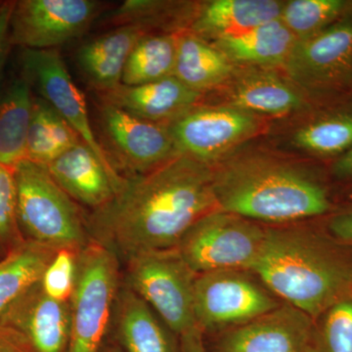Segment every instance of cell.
Segmentation results:
<instances>
[{"label":"cell","mask_w":352,"mask_h":352,"mask_svg":"<svg viewBox=\"0 0 352 352\" xmlns=\"http://www.w3.org/2000/svg\"><path fill=\"white\" fill-rule=\"evenodd\" d=\"M214 210L212 166L178 154L150 173L126 176L122 191L87 217V226L92 239L127 261L175 249Z\"/></svg>","instance_id":"cell-1"},{"label":"cell","mask_w":352,"mask_h":352,"mask_svg":"<svg viewBox=\"0 0 352 352\" xmlns=\"http://www.w3.org/2000/svg\"><path fill=\"white\" fill-rule=\"evenodd\" d=\"M284 303L314 320L352 296V249L305 227H270L251 270Z\"/></svg>","instance_id":"cell-2"},{"label":"cell","mask_w":352,"mask_h":352,"mask_svg":"<svg viewBox=\"0 0 352 352\" xmlns=\"http://www.w3.org/2000/svg\"><path fill=\"white\" fill-rule=\"evenodd\" d=\"M217 208L252 221L289 223L331 208L328 190L314 171L263 152L230 154L212 166Z\"/></svg>","instance_id":"cell-3"},{"label":"cell","mask_w":352,"mask_h":352,"mask_svg":"<svg viewBox=\"0 0 352 352\" xmlns=\"http://www.w3.org/2000/svg\"><path fill=\"white\" fill-rule=\"evenodd\" d=\"M13 171L18 226L25 241L80 252L92 240L87 219L45 166L25 159Z\"/></svg>","instance_id":"cell-4"},{"label":"cell","mask_w":352,"mask_h":352,"mask_svg":"<svg viewBox=\"0 0 352 352\" xmlns=\"http://www.w3.org/2000/svg\"><path fill=\"white\" fill-rule=\"evenodd\" d=\"M120 291L117 254L92 239L78 254L75 289L69 300L66 352H99Z\"/></svg>","instance_id":"cell-5"},{"label":"cell","mask_w":352,"mask_h":352,"mask_svg":"<svg viewBox=\"0 0 352 352\" xmlns=\"http://www.w3.org/2000/svg\"><path fill=\"white\" fill-rule=\"evenodd\" d=\"M197 275L176 248L141 252L126 261V286L180 337L200 330L194 308Z\"/></svg>","instance_id":"cell-6"},{"label":"cell","mask_w":352,"mask_h":352,"mask_svg":"<svg viewBox=\"0 0 352 352\" xmlns=\"http://www.w3.org/2000/svg\"><path fill=\"white\" fill-rule=\"evenodd\" d=\"M266 231L258 222L217 208L199 219L176 249L196 274L251 271L263 249Z\"/></svg>","instance_id":"cell-7"},{"label":"cell","mask_w":352,"mask_h":352,"mask_svg":"<svg viewBox=\"0 0 352 352\" xmlns=\"http://www.w3.org/2000/svg\"><path fill=\"white\" fill-rule=\"evenodd\" d=\"M277 296L247 270H217L197 275L194 308L204 330L234 328L279 307Z\"/></svg>","instance_id":"cell-8"},{"label":"cell","mask_w":352,"mask_h":352,"mask_svg":"<svg viewBox=\"0 0 352 352\" xmlns=\"http://www.w3.org/2000/svg\"><path fill=\"white\" fill-rule=\"evenodd\" d=\"M261 118L235 106H199L168 124L178 154L214 166L256 135Z\"/></svg>","instance_id":"cell-9"},{"label":"cell","mask_w":352,"mask_h":352,"mask_svg":"<svg viewBox=\"0 0 352 352\" xmlns=\"http://www.w3.org/2000/svg\"><path fill=\"white\" fill-rule=\"evenodd\" d=\"M104 7L96 0L15 1L11 44L23 50H55L82 36L101 17Z\"/></svg>","instance_id":"cell-10"},{"label":"cell","mask_w":352,"mask_h":352,"mask_svg":"<svg viewBox=\"0 0 352 352\" xmlns=\"http://www.w3.org/2000/svg\"><path fill=\"white\" fill-rule=\"evenodd\" d=\"M21 63L23 76L36 87L41 98L78 132L102 163L111 170H118L95 136L85 95L76 87L60 53L56 50H23Z\"/></svg>","instance_id":"cell-11"},{"label":"cell","mask_w":352,"mask_h":352,"mask_svg":"<svg viewBox=\"0 0 352 352\" xmlns=\"http://www.w3.org/2000/svg\"><path fill=\"white\" fill-rule=\"evenodd\" d=\"M98 116L106 141L129 176L150 173L178 155L168 124L140 119L102 101Z\"/></svg>","instance_id":"cell-12"},{"label":"cell","mask_w":352,"mask_h":352,"mask_svg":"<svg viewBox=\"0 0 352 352\" xmlns=\"http://www.w3.org/2000/svg\"><path fill=\"white\" fill-rule=\"evenodd\" d=\"M302 90H322L346 82L352 75V20H342L303 41L283 67Z\"/></svg>","instance_id":"cell-13"},{"label":"cell","mask_w":352,"mask_h":352,"mask_svg":"<svg viewBox=\"0 0 352 352\" xmlns=\"http://www.w3.org/2000/svg\"><path fill=\"white\" fill-rule=\"evenodd\" d=\"M0 332L22 352H66L69 302L50 298L38 282L2 316Z\"/></svg>","instance_id":"cell-14"},{"label":"cell","mask_w":352,"mask_h":352,"mask_svg":"<svg viewBox=\"0 0 352 352\" xmlns=\"http://www.w3.org/2000/svg\"><path fill=\"white\" fill-rule=\"evenodd\" d=\"M314 320L282 302L268 314L227 330L219 352H310Z\"/></svg>","instance_id":"cell-15"},{"label":"cell","mask_w":352,"mask_h":352,"mask_svg":"<svg viewBox=\"0 0 352 352\" xmlns=\"http://www.w3.org/2000/svg\"><path fill=\"white\" fill-rule=\"evenodd\" d=\"M45 168L76 204L94 212L112 201L126 180L119 171L102 163L85 142L78 143Z\"/></svg>","instance_id":"cell-16"},{"label":"cell","mask_w":352,"mask_h":352,"mask_svg":"<svg viewBox=\"0 0 352 352\" xmlns=\"http://www.w3.org/2000/svg\"><path fill=\"white\" fill-rule=\"evenodd\" d=\"M227 103L258 117L282 118L308 108L305 90L275 69L245 67L226 83Z\"/></svg>","instance_id":"cell-17"},{"label":"cell","mask_w":352,"mask_h":352,"mask_svg":"<svg viewBox=\"0 0 352 352\" xmlns=\"http://www.w3.org/2000/svg\"><path fill=\"white\" fill-rule=\"evenodd\" d=\"M100 101L140 119L168 124L199 105L203 94L183 85L175 76L145 85H120L99 94Z\"/></svg>","instance_id":"cell-18"},{"label":"cell","mask_w":352,"mask_h":352,"mask_svg":"<svg viewBox=\"0 0 352 352\" xmlns=\"http://www.w3.org/2000/svg\"><path fill=\"white\" fill-rule=\"evenodd\" d=\"M283 6L277 0H210L194 8L187 32L205 41L236 36L279 19Z\"/></svg>","instance_id":"cell-19"},{"label":"cell","mask_w":352,"mask_h":352,"mask_svg":"<svg viewBox=\"0 0 352 352\" xmlns=\"http://www.w3.org/2000/svg\"><path fill=\"white\" fill-rule=\"evenodd\" d=\"M146 34L148 32L133 25L113 28L78 48V68L99 94L122 85L127 59L139 39Z\"/></svg>","instance_id":"cell-20"},{"label":"cell","mask_w":352,"mask_h":352,"mask_svg":"<svg viewBox=\"0 0 352 352\" xmlns=\"http://www.w3.org/2000/svg\"><path fill=\"white\" fill-rule=\"evenodd\" d=\"M296 41L279 18L243 34L217 39L212 44L235 66L275 69L283 68Z\"/></svg>","instance_id":"cell-21"},{"label":"cell","mask_w":352,"mask_h":352,"mask_svg":"<svg viewBox=\"0 0 352 352\" xmlns=\"http://www.w3.org/2000/svg\"><path fill=\"white\" fill-rule=\"evenodd\" d=\"M115 310L118 337L127 352H179L170 328L129 287L120 289Z\"/></svg>","instance_id":"cell-22"},{"label":"cell","mask_w":352,"mask_h":352,"mask_svg":"<svg viewBox=\"0 0 352 352\" xmlns=\"http://www.w3.org/2000/svg\"><path fill=\"white\" fill-rule=\"evenodd\" d=\"M235 71V65L214 44L190 32L177 34L173 76L183 85L204 94L226 85Z\"/></svg>","instance_id":"cell-23"},{"label":"cell","mask_w":352,"mask_h":352,"mask_svg":"<svg viewBox=\"0 0 352 352\" xmlns=\"http://www.w3.org/2000/svg\"><path fill=\"white\" fill-rule=\"evenodd\" d=\"M34 98L24 76L0 94V164L11 170L27 157Z\"/></svg>","instance_id":"cell-24"},{"label":"cell","mask_w":352,"mask_h":352,"mask_svg":"<svg viewBox=\"0 0 352 352\" xmlns=\"http://www.w3.org/2000/svg\"><path fill=\"white\" fill-rule=\"evenodd\" d=\"M56 250L24 241L0 259V319L18 298L41 281Z\"/></svg>","instance_id":"cell-25"},{"label":"cell","mask_w":352,"mask_h":352,"mask_svg":"<svg viewBox=\"0 0 352 352\" xmlns=\"http://www.w3.org/2000/svg\"><path fill=\"white\" fill-rule=\"evenodd\" d=\"M289 143L310 156L346 154L352 149V109H338L303 122L292 132Z\"/></svg>","instance_id":"cell-26"},{"label":"cell","mask_w":352,"mask_h":352,"mask_svg":"<svg viewBox=\"0 0 352 352\" xmlns=\"http://www.w3.org/2000/svg\"><path fill=\"white\" fill-rule=\"evenodd\" d=\"M83 142L78 132L41 97H34L25 159L46 166Z\"/></svg>","instance_id":"cell-27"},{"label":"cell","mask_w":352,"mask_h":352,"mask_svg":"<svg viewBox=\"0 0 352 352\" xmlns=\"http://www.w3.org/2000/svg\"><path fill=\"white\" fill-rule=\"evenodd\" d=\"M177 34H146L132 50L124 67L122 85H145L175 74Z\"/></svg>","instance_id":"cell-28"},{"label":"cell","mask_w":352,"mask_h":352,"mask_svg":"<svg viewBox=\"0 0 352 352\" xmlns=\"http://www.w3.org/2000/svg\"><path fill=\"white\" fill-rule=\"evenodd\" d=\"M194 8L182 2L159 0H126L104 14L100 24L118 28L133 25L151 34L152 30L171 24L178 32L187 31Z\"/></svg>","instance_id":"cell-29"},{"label":"cell","mask_w":352,"mask_h":352,"mask_svg":"<svg viewBox=\"0 0 352 352\" xmlns=\"http://www.w3.org/2000/svg\"><path fill=\"white\" fill-rule=\"evenodd\" d=\"M346 6L342 0H291L284 2L280 19L296 41H303L336 23Z\"/></svg>","instance_id":"cell-30"},{"label":"cell","mask_w":352,"mask_h":352,"mask_svg":"<svg viewBox=\"0 0 352 352\" xmlns=\"http://www.w3.org/2000/svg\"><path fill=\"white\" fill-rule=\"evenodd\" d=\"M310 352H352V296L315 319Z\"/></svg>","instance_id":"cell-31"},{"label":"cell","mask_w":352,"mask_h":352,"mask_svg":"<svg viewBox=\"0 0 352 352\" xmlns=\"http://www.w3.org/2000/svg\"><path fill=\"white\" fill-rule=\"evenodd\" d=\"M78 254L69 249L55 252L39 281L45 295L59 302H69L75 289Z\"/></svg>","instance_id":"cell-32"},{"label":"cell","mask_w":352,"mask_h":352,"mask_svg":"<svg viewBox=\"0 0 352 352\" xmlns=\"http://www.w3.org/2000/svg\"><path fill=\"white\" fill-rule=\"evenodd\" d=\"M17 221V190L11 168L0 164V247L7 252L24 242Z\"/></svg>","instance_id":"cell-33"},{"label":"cell","mask_w":352,"mask_h":352,"mask_svg":"<svg viewBox=\"0 0 352 352\" xmlns=\"http://www.w3.org/2000/svg\"><path fill=\"white\" fill-rule=\"evenodd\" d=\"M327 228L333 239L352 249V208L331 217Z\"/></svg>","instance_id":"cell-34"},{"label":"cell","mask_w":352,"mask_h":352,"mask_svg":"<svg viewBox=\"0 0 352 352\" xmlns=\"http://www.w3.org/2000/svg\"><path fill=\"white\" fill-rule=\"evenodd\" d=\"M15 1L0 2V74L10 50V24Z\"/></svg>","instance_id":"cell-35"},{"label":"cell","mask_w":352,"mask_h":352,"mask_svg":"<svg viewBox=\"0 0 352 352\" xmlns=\"http://www.w3.org/2000/svg\"><path fill=\"white\" fill-rule=\"evenodd\" d=\"M333 173L339 179L352 180V149L342 155L333 164Z\"/></svg>","instance_id":"cell-36"},{"label":"cell","mask_w":352,"mask_h":352,"mask_svg":"<svg viewBox=\"0 0 352 352\" xmlns=\"http://www.w3.org/2000/svg\"><path fill=\"white\" fill-rule=\"evenodd\" d=\"M201 333L203 332L201 330H196L180 337L182 338V352H207L204 346Z\"/></svg>","instance_id":"cell-37"},{"label":"cell","mask_w":352,"mask_h":352,"mask_svg":"<svg viewBox=\"0 0 352 352\" xmlns=\"http://www.w3.org/2000/svg\"><path fill=\"white\" fill-rule=\"evenodd\" d=\"M0 352H22L11 340L0 332Z\"/></svg>","instance_id":"cell-38"},{"label":"cell","mask_w":352,"mask_h":352,"mask_svg":"<svg viewBox=\"0 0 352 352\" xmlns=\"http://www.w3.org/2000/svg\"><path fill=\"white\" fill-rule=\"evenodd\" d=\"M108 352H120V351H118V349H111V351H109Z\"/></svg>","instance_id":"cell-39"}]
</instances>
